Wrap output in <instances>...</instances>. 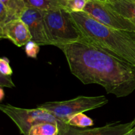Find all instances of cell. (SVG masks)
Here are the masks:
<instances>
[{"instance_id": "9", "label": "cell", "mask_w": 135, "mask_h": 135, "mask_svg": "<svg viewBox=\"0 0 135 135\" xmlns=\"http://www.w3.org/2000/svg\"><path fill=\"white\" fill-rule=\"evenodd\" d=\"M0 38L9 40L18 47L25 46L32 40L28 28L21 19L13 20L0 27Z\"/></svg>"}, {"instance_id": "22", "label": "cell", "mask_w": 135, "mask_h": 135, "mask_svg": "<svg viewBox=\"0 0 135 135\" xmlns=\"http://www.w3.org/2000/svg\"><path fill=\"white\" fill-rule=\"evenodd\" d=\"M99 1H103V2H104V1H105V0H99Z\"/></svg>"}, {"instance_id": "15", "label": "cell", "mask_w": 135, "mask_h": 135, "mask_svg": "<svg viewBox=\"0 0 135 135\" xmlns=\"http://www.w3.org/2000/svg\"><path fill=\"white\" fill-rule=\"evenodd\" d=\"M18 19L14 13L9 11L2 3L0 2V27L10 21Z\"/></svg>"}, {"instance_id": "3", "label": "cell", "mask_w": 135, "mask_h": 135, "mask_svg": "<svg viewBox=\"0 0 135 135\" xmlns=\"http://www.w3.org/2000/svg\"><path fill=\"white\" fill-rule=\"evenodd\" d=\"M44 21L51 45L61 49L81 40V34L67 9L44 11Z\"/></svg>"}, {"instance_id": "18", "label": "cell", "mask_w": 135, "mask_h": 135, "mask_svg": "<svg viewBox=\"0 0 135 135\" xmlns=\"http://www.w3.org/2000/svg\"><path fill=\"white\" fill-rule=\"evenodd\" d=\"M0 74L5 75H11L13 70L9 65V60L6 57L0 59Z\"/></svg>"}, {"instance_id": "13", "label": "cell", "mask_w": 135, "mask_h": 135, "mask_svg": "<svg viewBox=\"0 0 135 135\" xmlns=\"http://www.w3.org/2000/svg\"><path fill=\"white\" fill-rule=\"evenodd\" d=\"M67 124L77 128H84L93 126L94 121L91 118L86 115L84 112H80L70 118Z\"/></svg>"}, {"instance_id": "4", "label": "cell", "mask_w": 135, "mask_h": 135, "mask_svg": "<svg viewBox=\"0 0 135 135\" xmlns=\"http://www.w3.org/2000/svg\"><path fill=\"white\" fill-rule=\"evenodd\" d=\"M108 103L104 95L78 96L74 99L62 101H50L37 105V107L49 111L55 117L67 124L70 118L80 112L100 108Z\"/></svg>"}, {"instance_id": "2", "label": "cell", "mask_w": 135, "mask_h": 135, "mask_svg": "<svg viewBox=\"0 0 135 135\" xmlns=\"http://www.w3.org/2000/svg\"><path fill=\"white\" fill-rule=\"evenodd\" d=\"M71 15L82 35L80 40L94 45L135 66V30L110 27L84 11L71 12Z\"/></svg>"}, {"instance_id": "8", "label": "cell", "mask_w": 135, "mask_h": 135, "mask_svg": "<svg viewBox=\"0 0 135 135\" xmlns=\"http://www.w3.org/2000/svg\"><path fill=\"white\" fill-rule=\"evenodd\" d=\"M134 122L127 123H112L93 128H81L65 124L59 127L58 135H129Z\"/></svg>"}, {"instance_id": "17", "label": "cell", "mask_w": 135, "mask_h": 135, "mask_svg": "<svg viewBox=\"0 0 135 135\" xmlns=\"http://www.w3.org/2000/svg\"><path fill=\"white\" fill-rule=\"evenodd\" d=\"M40 45L32 40H30L25 44V50L26 56L29 58H36L40 51Z\"/></svg>"}, {"instance_id": "5", "label": "cell", "mask_w": 135, "mask_h": 135, "mask_svg": "<svg viewBox=\"0 0 135 135\" xmlns=\"http://www.w3.org/2000/svg\"><path fill=\"white\" fill-rule=\"evenodd\" d=\"M0 110L14 122L22 135H28L30 128L39 123H54L59 124V127L65 124L55 117L49 111L39 107L24 109L9 104H1Z\"/></svg>"}, {"instance_id": "6", "label": "cell", "mask_w": 135, "mask_h": 135, "mask_svg": "<svg viewBox=\"0 0 135 135\" xmlns=\"http://www.w3.org/2000/svg\"><path fill=\"white\" fill-rule=\"evenodd\" d=\"M84 11L110 27L120 30H135V24L115 11L103 1L88 0Z\"/></svg>"}, {"instance_id": "20", "label": "cell", "mask_w": 135, "mask_h": 135, "mask_svg": "<svg viewBox=\"0 0 135 135\" xmlns=\"http://www.w3.org/2000/svg\"><path fill=\"white\" fill-rule=\"evenodd\" d=\"M4 97H5V92H4L3 87H1V88H0V100L2 101Z\"/></svg>"}, {"instance_id": "10", "label": "cell", "mask_w": 135, "mask_h": 135, "mask_svg": "<svg viewBox=\"0 0 135 135\" xmlns=\"http://www.w3.org/2000/svg\"><path fill=\"white\" fill-rule=\"evenodd\" d=\"M112 9L135 24V0H105Z\"/></svg>"}, {"instance_id": "23", "label": "cell", "mask_w": 135, "mask_h": 135, "mask_svg": "<svg viewBox=\"0 0 135 135\" xmlns=\"http://www.w3.org/2000/svg\"><path fill=\"white\" fill-rule=\"evenodd\" d=\"M129 135H130V134H129Z\"/></svg>"}, {"instance_id": "16", "label": "cell", "mask_w": 135, "mask_h": 135, "mask_svg": "<svg viewBox=\"0 0 135 135\" xmlns=\"http://www.w3.org/2000/svg\"><path fill=\"white\" fill-rule=\"evenodd\" d=\"M88 0H66V9L69 12L84 11Z\"/></svg>"}, {"instance_id": "12", "label": "cell", "mask_w": 135, "mask_h": 135, "mask_svg": "<svg viewBox=\"0 0 135 135\" xmlns=\"http://www.w3.org/2000/svg\"><path fill=\"white\" fill-rule=\"evenodd\" d=\"M59 132V124L45 122L33 126L29 130L28 135H58Z\"/></svg>"}, {"instance_id": "19", "label": "cell", "mask_w": 135, "mask_h": 135, "mask_svg": "<svg viewBox=\"0 0 135 135\" xmlns=\"http://www.w3.org/2000/svg\"><path fill=\"white\" fill-rule=\"evenodd\" d=\"M0 86L1 87H7L9 88L15 87L11 79V75H5L0 74Z\"/></svg>"}, {"instance_id": "7", "label": "cell", "mask_w": 135, "mask_h": 135, "mask_svg": "<svg viewBox=\"0 0 135 135\" xmlns=\"http://www.w3.org/2000/svg\"><path fill=\"white\" fill-rule=\"evenodd\" d=\"M21 19L27 25L32 37L31 40L40 46L51 45L44 21V11L26 7Z\"/></svg>"}, {"instance_id": "1", "label": "cell", "mask_w": 135, "mask_h": 135, "mask_svg": "<svg viewBox=\"0 0 135 135\" xmlns=\"http://www.w3.org/2000/svg\"><path fill=\"white\" fill-rule=\"evenodd\" d=\"M70 71L84 84H98L108 93L126 97L135 90V66L85 41L61 48Z\"/></svg>"}, {"instance_id": "14", "label": "cell", "mask_w": 135, "mask_h": 135, "mask_svg": "<svg viewBox=\"0 0 135 135\" xmlns=\"http://www.w3.org/2000/svg\"><path fill=\"white\" fill-rule=\"evenodd\" d=\"M0 2L2 3L18 19H21L22 12L26 7L22 0H0Z\"/></svg>"}, {"instance_id": "11", "label": "cell", "mask_w": 135, "mask_h": 135, "mask_svg": "<svg viewBox=\"0 0 135 135\" xmlns=\"http://www.w3.org/2000/svg\"><path fill=\"white\" fill-rule=\"evenodd\" d=\"M26 7L42 11L66 9V0H22Z\"/></svg>"}, {"instance_id": "21", "label": "cell", "mask_w": 135, "mask_h": 135, "mask_svg": "<svg viewBox=\"0 0 135 135\" xmlns=\"http://www.w3.org/2000/svg\"><path fill=\"white\" fill-rule=\"evenodd\" d=\"M133 122H134V125H133L131 131L130 135H135V118L134 120H133Z\"/></svg>"}]
</instances>
